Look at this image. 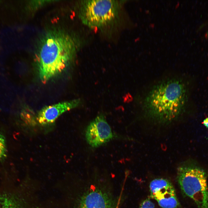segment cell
<instances>
[{
  "label": "cell",
  "instance_id": "cell-1",
  "mask_svg": "<svg viewBox=\"0 0 208 208\" xmlns=\"http://www.w3.org/2000/svg\"><path fill=\"white\" fill-rule=\"evenodd\" d=\"M187 95L186 86L180 79L161 81L153 86L145 97L144 114L148 119L157 123L171 122L184 111Z\"/></svg>",
  "mask_w": 208,
  "mask_h": 208
},
{
  "label": "cell",
  "instance_id": "cell-7",
  "mask_svg": "<svg viewBox=\"0 0 208 208\" xmlns=\"http://www.w3.org/2000/svg\"><path fill=\"white\" fill-rule=\"evenodd\" d=\"M77 208H117L114 198L101 188L90 189L82 196Z\"/></svg>",
  "mask_w": 208,
  "mask_h": 208
},
{
  "label": "cell",
  "instance_id": "cell-10",
  "mask_svg": "<svg viewBox=\"0 0 208 208\" xmlns=\"http://www.w3.org/2000/svg\"><path fill=\"white\" fill-rule=\"evenodd\" d=\"M7 150L5 136L0 131V163L3 161L7 156Z\"/></svg>",
  "mask_w": 208,
  "mask_h": 208
},
{
  "label": "cell",
  "instance_id": "cell-11",
  "mask_svg": "<svg viewBox=\"0 0 208 208\" xmlns=\"http://www.w3.org/2000/svg\"><path fill=\"white\" fill-rule=\"evenodd\" d=\"M155 207L154 203L148 198L142 201L139 208H155Z\"/></svg>",
  "mask_w": 208,
  "mask_h": 208
},
{
  "label": "cell",
  "instance_id": "cell-12",
  "mask_svg": "<svg viewBox=\"0 0 208 208\" xmlns=\"http://www.w3.org/2000/svg\"><path fill=\"white\" fill-rule=\"evenodd\" d=\"M48 1H39L38 2H37V1L36 2H33L30 3V8L33 9H36L37 8L40 6L42 5L45 4L46 3H48L47 2ZM49 2V1H48Z\"/></svg>",
  "mask_w": 208,
  "mask_h": 208
},
{
  "label": "cell",
  "instance_id": "cell-9",
  "mask_svg": "<svg viewBox=\"0 0 208 208\" xmlns=\"http://www.w3.org/2000/svg\"><path fill=\"white\" fill-rule=\"evenodd\" d=\"M0 208H24L22 201L10 194L0 195Z\"/></svg>",
  "mask_w": 208,
  "mask_h": 208
},
{
  "label": "cell",
  "instance_id": "cell-3",
  "mask_svg": "<svg viewBox=\"0 0 208 208\" xmlns=\"http://www.w3.org/2000/svg\"><path fill=\"white\" fill-rule=\"evenodd\" d=\"M205 170L187 162L178 167L177 179L182 192L191 199L198 208H208V185Z\"/></svg>",
  "mask_w": 208,
  "mask_h": 208
},
{
  "label": "cell",
  "instance_id": "cell-13",
  "mask_svg": "<svg viewBox=\"0 0 208 208\" xmlns=\"http://www.w3.org/2000/svg\"><path fill=\"white\" fill-rule=\"evenodd\" d=\"M203 125L207 128H208V118L205 119L203 122Z\"/></svg>",
  "mask_w": 208,
  "mask_h": 208
},
{
  "label": "cell",
  "instance_id": "cell-5",
  "mask_svg": "<svg viewBox=\"0 0 208 208\" xmlns=\"http://www.w3.org/2000/svg\"><path fill=\"white\" fill-rule=\"evenodd\" d=\"M150 197L156 201L162 208H180L175 189L168 180L157 178L152 180L149 186Z\"/></svg>",
  "mask_w": 208,
  "mask_h": 208
},
{
  "label": "cell",
  "instance_id": "cell-2",
  "mask_svg": "<svg viewBox=\"0 0 208 208\" xmlns=\"http://www.w3.org/2000/svg\"><path fill=\"white\" fill-rule=\"evenodd\" d=\"M74 38L62 30H55L42 39L36 55L40 79L46 83L62 72L74 57L77 50Z\"/></svg>",
  "mask_w": 208,
  "mask_h": 208
},
{
  "label": "cell",
  "instance_id": "cell-6",
  "mask_svg": "<svg viewBox=\"0 0 208 208\" xmlns=\"http://www.w3.org/2000/svg\"><path fill=\"white\" fill-rule=\"evenodd\" d=\"M86 137L91 146L97 147L113 139L114 135L104 116L101 114L97 116L88 125Z\"/></svg>",
  "mask_w": 208,
  "mask_h": 208
},
{
  "label": "cell",
  "instance_id": "cell-4",
  "mask_svg": "<svg viewBox=\"0 0 208 208\" xmlns=\"http://www.w3.org/2000/svg\"><path fill=\"white\" fill-rule=\"evenodd\" d=\"M118 9L117 1L83 0L79 3V16L86 25L99 28L113 21L118 15Z\"/></svg>",
  "mask_w": 208,
  "mask_h": 208
},
{
  "label": "cell",
  "instance_id": "cell-8",
  "mask_svg": "<svg viewBox=\"0 0 208 208\" xmlns=\"http://www.w3.org/2000/svg\"><path fill=\"white\" fill-rule=\"evenodd\" d=\"M81 102L79 99H74L45 107L38 113L37 120L42 125L51 124L63 113L78 106Z\"/></svg>",
  "mask_w": 208,
  "mask_h": 208
}]
</instances>
